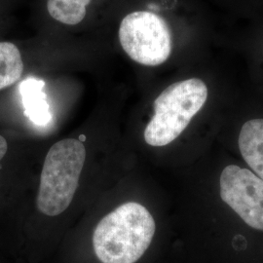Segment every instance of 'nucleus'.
I'll use <instances>...</instances> for the list:
<instances>
[{
    "label": "nucleus",
    "mask_w": 263,
    "mask_h": 263,
    "mask_svg": "<svg viewBox=\"0 0 263 263\" xmlns=\"http://www.w3.org/2000/svg\"><path fill=\"white\" fill-rule=\"evenodd\" d=\"M156 232L148 210L136 202L116 208L96 226L91 251L97 263H138L149 250Z\"/></svg>",
    "instance_id": "f257e3e1"
},
{
    "label": "nucleus",
    "mask_w": 263,
    "mask_h": 263,
    "mask_svg": "<svg viewBox=\"0 0 263 263\" xmlns=\"http://www.w3.org/2000/svg\"><path fill=\"white\" fill-rule=\"evenodd\" d=\"M207 84L192 77L168 86L154 101V115L144 130L151 146H165L177 140L206 104Z\"/></svg>",
    "instance_id": "f03ea898"
},
{
    "label": "nucleus",
    "mask_w": 263,
    "mask_h": 263,
    "mask_svg": "<svg viewBox=\"0 0 263 263\" xmlns=\"http://www.w3.org/2000/svg\"><path fill=\"white\" fill-rule=\"evenodd\" d=\"M85 159L86 149L79 140L58 141L49 149L36 199L40 213L56 216L69 207L78 187Z\"/></svg>",
    "instance_id": "7ed1b4c3"
},
{
    "label": "nucleus",
    "mask_w": 263,
    "mask_h": 263,
    "mask_svg": "<svg viewBox=\"0 0 263 263\" xmlns=\"http://www.w3.org/2000/svg\"><path fill=\"white\" fill-rule=\"evenodd\" d=\"M119 40L123 50L140 65L158 66L169 60L173 36L169 24L151 11H136L122 20Z\"/></svg>",
    "instance_id": "20e7f679"
},
{
    "label": "nucleus",
    "mask_w": 263,
    "mask_h": 263,
    "mask_svg": "<svg viewBox=\"0 0 263 263\" xmlns=\"http://www.w3.org/2000/svg\"><path fill=\"white\" fill-rule=\"evenodd\" d=\"M220 197L246 224L263 231V179L250 170L227 166L220 176Z\"/></svg>",
    "instance_id": "39448f33"
},
{
    "label": "nucleus",
    "mask_w": 263,
    "mask_h": 263,
    "mask_svg": "<svg viewBox=\"0 0 263 263\" xmlns=\"http://www.w3.org/2000/svg\"><path fill=\"white\" fill-rule=\"evenodd\" d=\"M45 82L29 77L20 84V93L28 119L40 127L47 126L52 121V113L44 92Z\"/></svg>",
    "instance_id": "423d86ee"
},
{
    "label": "nucleus",
    "mask_w": 263,
    "mask_h": 263,
    "mask_svg": "<svg viewBox=\"0 0 263 263\" xmlns=\"http://www.w3.org/2000/svg\"><path fill=\"white\" fill-rule=\"evenodd\" d=\"M238 143L246 163L263 179V118H254L245 123Z\"/></svg>",
    "instance_id": "0eeeda50"
},
{
    "label": "nucleus",
    "mask_w": 263,
    "mask_h": 263,
    "mask_svg": "<svg viewBox=\"0 0 263 263\" xmlns=\"http://www.w3.org/2000/svg\"><path fill=\"white\" fill-rule=\"evenodd\" d=\"M24 71L20 50L10 42H0V90L19 81Z\"/></svg>",
    "instance_id": "6e6552de"
},
{
    "label": "nucleus",
    "mask_w": 263,
    "mask_h": 263,
    "mask_svg": "<svg viewBox=\"0 0 263 263\" xmlns=\"http://www.w3.org/2000/svg\"><path fill=\"white\" fill-rule=\"evenodd\" d=\"M91 0H48L47 9L53 19L74 26L86 16V8Z\"/></svg>",
    "instance_id": "1a4fd4ad"
},
{
    "label": "nucleus",
    "mask_w": 263,
    "mask_h": 263,
    "mask_svg": "<svg viewBox=\"0 0 263 263\" xmlns=\"http://www.w3.org/2000/svg\"><path fill=\"white\" fill-rule=\"evenodd\" d=\"M7 149H8L7 141L2 136H0V161L4 158Z\"/></svg>",
    "instance_id": "9d476101"
}]
</instances>
